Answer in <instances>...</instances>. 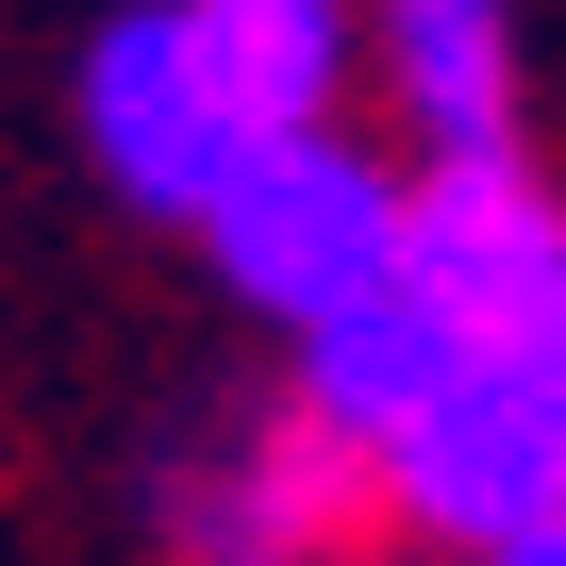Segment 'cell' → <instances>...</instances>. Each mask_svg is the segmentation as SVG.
Wrapping results in <instances>:
<instances>
[{
	"mask_svg": "<svg viewBox=\"0 0 566 566\" xmlns=\"http://www.w3.org/2000/svg\"><path fill=\"white\" fill-rule=\"evenodd\" d=\"M483 566H566V500H549V516H533V533H500V549H483Z\"/></svg>",
	"mask_w": 566,
	"mask_h": 566,
	"instance_id": "obj_9",
	"label": "cell"
},
{
	"mask_svg": "<svg viewBox=\"0 0 566 566\" xmlns=\"http://www.w3.org/2000/svg\"><path fill=\"white\" fill-rule=\"evenodd\" d=\"M450 367H467V334L417 301V283H384V301H350V317H317V334H301V400H317L367 467L417 433V400H433Z\"/></svg>",
	"mask_w": 566,
	"mask_h": 566,
	"instance_id": "obj_8",
	"label": "cell"
},
{
	"mask_svg": "<svg viewBox=\"0 0 566 566\" xmlns=\"http://www.w3.org/2000/svg\"><path fill=\"white\" fill-rule=\"evenodd\" d=\"M400 283L467 334V350H516V334H566V200L500 150H433L417 167V217H400Z\"/></svg>",
	"mask_w": 566,
	"mask_h": 566,
	"instance_id": "obj_3",
	"label": "cell"
},
{
	"mask_svg": "<svg viewBox=\"0 0 566 566\" xmlns=\"http://www.w3.org/2000/svg\"><path fill=\"white\" fill-rule=\"evenodd\" d=\"M367 483H384V467L301 400V417H266V433H217V450L184 467L167 533H184V566H350Z\"/></svg>",
	"mask_w": 566,
	"mask_h": 566,
	"instance_id": "obj_4",
	"label": "cell"
},
{
	"mask_svg": "<svg viewBox=\"0 0 566 566\" xmlns=\"http://www.w3.org/2000/svg\"><path fill=\"white\" fill-rule=\"evenodd\" d=\"M367 67L417 117V150H500L516 134V0H384Z\"/></svg>",
	"mask_w": 566,
	"mask_h": 566,
	"instance_id": "obj_7",
	"label": "cell"
},
{
	"mask_svg": "<svg viewBox=\"0 0 566 566\" xmlns=\"http://www.w3.org/2000/svg\"><path fill=\"white\" fill-rule=\"evenodd\" d=\"M384 500L433 533V549H500L566 500V334H516V350H467L417 433L384 450Z\"/></svg>",
	"mask_w": 566,
	"mask_h": 566,
	"instance_id": "obj_2",
	"label": "cell"
},
{
	"mask_svg": "<svg viewBox=\"0 0 566 566\" xmlns=\"http://www.w3.org/2000/svg\"><path fill=\"white\" fill-rule=\"evenodd\" d=\"M84 134H101L117 200H150V217H217V200H233V167L266 150V134L200 84L184 0H150V18H117V34L84 51Z\"/></svg>",
	"mask_w": 566,
	"mask_h": 566,
	"instance_id": "obj_5",
	"label": "cell"
},
{
	"mask_svg": "<svg viewBox=\"0 0 566 566\" xmlns=\"http://www.w3.org/2000/svg\"><path fill=\"white\" fill-rule=\"evenodd\" d=\"M350 566H417V549H350Z\"/></svg>",
	"mask_w": 566,
	"mask_h": 566,
	"instance_id": "obj_10",
	"label": "cell"
},
{
	"mask_svg": "<svg viewBox=\"0 0 566 566\" xmlns=\"http://www.w3.org/2000/svg\"><path fill=\"white\" fill-rule=\"evenodd\" d=\"M184 51H200V84L283 150V134H317L334 84L367 67V18H350V0H184Z\"/></svg>",
	"mask_w": 566,
	"mask_h": 566,
	"instance_id": "obj_6",
	"label": "cell"
},
{
	"mask_svg": "<svg viewBox=\"0 0 566 566\" xmlns=\"http://www.w3.org/2000/svg\"><path fill=\"white\" fill-rule=\"evenodd\" d=\"M400 217H417V184H384V150H350V134L317 117V134L250 150L233 200H217L200 233H217V266H233L250 317L317 334V317H350V301H384V283H400Z\"/></svg>",
	"mask_w": 566,
	"mask_h": 566,
	"instance_id": "obj_1",
	"label": "cell"
}]
</instances>
